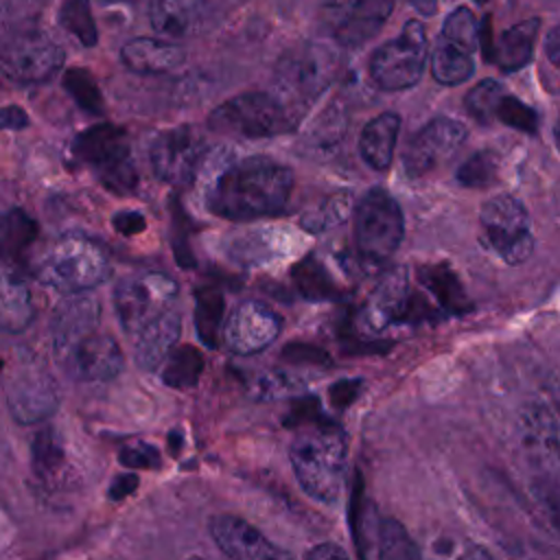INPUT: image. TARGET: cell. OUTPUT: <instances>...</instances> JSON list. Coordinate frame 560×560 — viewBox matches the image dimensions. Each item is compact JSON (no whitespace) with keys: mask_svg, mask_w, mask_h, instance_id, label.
I'll return each instance as SVG.
<instances>
[{"mask_svg":"<svg viewBox=\"0 0 560 560\" xmlns=\"http://www.w3.org/2000/svg\"><path fill=\"white\" fill-rule=\"evenodd\" d=\"M206 184V206L212 214L249 221L278 214L293 190V171L265 155L217 164Z\"/></svg>","mask_w":560,"mask_h":560,"instance_id":"1","label":"cell"},{"mask_svg":"<svg viewBox=\"0 0 560 560\" xmlns=\"http://www.w3.org/2000/svg\"><path fill=\"white\" fill-rule=\"evenodd\" d=\"M46 0H7L0 9V68L18 83H44L61 63V46L39 28Z\"/></svg>","mask_w":560,"mask_h":560,"instance_id":"2","label":"cell"},{"mask_svg":"<svg viewBox=\"0 0 560 560\" xmlns=\"http://www.w3.org/2000/svg\"><path fill=\"white\" fill-rule=\"evenodd\" d=\"M289 462L300 488L317 503L335 505L343 492L348 438L339 424H308L289 444Z\"/></svg>","mask_w":560,"mask_h":560,"instance_id":"3","label":"cell"},{"mask_svg":"<svg viewBox=\"0 0 560 560\" xmlns=\"http://www.w3.org/2000/svg\"><path fill=\"white\" fill-rule=\"evenodd\" d=\"M109 276L107 252L92 238L66 234L57 238L37 262V278L66 293H88Z\"/></svg>","mask_w":560,"mask_h":560,"instance_id":"4","label":"cell"},{"mask_svg":"<svg viewBox=\"0 0 560 560\" xmlns=\"http://www.w3.org/2000/svg\"><path fill=\"white\" fill-rule=\"evenodd\" d=\"M300 122V109L284 103L280 96L249 92L221 103L208 118V125L219 133L241 138H271L289 133Z\"/></svg>","mask_w":560,"mask_h":560,"instance_id":"5","label":"cell"},{"mask_svg":"<svg viewBox=\"0 0 560 560\" xmlns=\"http://www.w3.org/2000/svg\"><path fill=\"white\" fill-rule=\"evenodd\" d=\"M72 153L79 162L92 166L101 184L112 192L129 195L136 190L138 173L125 129L109 122L88 127L72 140Z\"/></svg>","mask_w":560,"mask_h":560,"instance_id":"6","label":"cell"},{"mask_svg":"<svg viewBox=\"0 0 560 560\" xmlns=\"http://www.w3.org/2000/svg\"><path fill=\"white\" fill-rule=\"evenodd\" d=\"M337 52L319 42H302L289 48L276 66V88L282 101L300 109L319 96L332 81Z\"/></svg>","mask_w":560,"mask_h":560,"instance_id":"7","label":"cell"},{"mask_svg":"<svg viewBox=\"0 0 560 560\" xmlns=\"http://www.w3.org/2000/svg\"><path fill=\"white\" fill-rule=\"evenodd\" d=\"M405 221L398 201L383 188L363 195L354 212V243L368 265L385 262L400 245Z\"/></svg>","mask_w":560,"mask_h":560,"instance_id":"8","label":"cell"},{"mask_svg":"<svg viewBox=\"0 0 560 560\" xmlns=\"http://www.w3.org/2000/svg\"><path fill=\"white\" fill-rule=\"evenodd\" d=\"M177 298V282L160 271H144L122 278L114 289V311L127 335L140 332L149 322L171 308Z\"/></svg>","mask_w":560,"mask_h":560,"instance_id":"9","label":"cell"},{"mask_svg":"<svg viewBox=\"0 0 560 560\" xmlns=\"http://www.w3.org/2000/svg\"><path fill=\"white\" fill-rule=\"evenodd\" d=\"M427 57V33L418 20H409L405 28L385 42L370 59L372 81L387 92L407 90L418 83Z\"/></svg>","mask_w":560,"mask_h":560,"instance_id":"10","label":"cell"},{"mask_svg":"<svg viewBox=\"0 0 560 560\" xmlns=\"http://www.w3.org/2000/svg\"><path fill=\"white\" fill-rule=\"evenodd\" d=\"M481 234L508 265L525 262L534 252V236L529 230V214L525 206L512 195H497L483 203Z\"/></svg>","mask_w":560,"mask_h":560,"instance_id":"11","label":"cell"},{"mask_svg":"<svg viewBox=\"0 0 560 560\" xmlns=\"http://www.w3.org/2000/svg\"><path fill=\"white\" fill-rule=\"evenodd\" d=\"M431 315L429 304L418 295L407 278L405 269L389 271L370 295L365 308V326L370 330H385L389 326L420 324Z\"/></svg>","mask_w":560,"mask_h":560,"instance_id":"12","label":"cell"},{"mask_svg":"<svg viewBox=\"0 0 560 560\" xmlns=\"http://www.w3.org/2000/svg\"><path fill=\"white\" fill-rule=\"evenodd\" d=\"M203 155L201 133L188 125L160 131L149 149L155 175L173 186H184L195 179Z\"/></svg>","mask_w":560,"mask_h":560,"instance_id":"13","label":"cell"},{"mask_svg":"<svg viewBox=\"0 0 560 560\" xmlns=\"http://www.w3.org/2000/svg\"><path fill=\"white\" fill-rule=\"evenodd\" d=\"M61 370L79 383L112 381L122 372L125 359L118 341L105 332H90L55 354Z\"/></svg>","mask_w":560,"mask_h":560,"instance_id":"14","label":"cell"},{"mask_svg":"<svg viewBox=\"0 0 560 560\" xmlns=\"http://www.w3.org/2000/svg\"><path fill=\"white\" fill-rule=\"evenodd\" d=\"M282 330L280 315L258 300H245L223 319V341L230 352L249 357L269 348Z\"/></svg>","mask_w":560,"mask_h":560,"instance_id":"15","label":"cell"},{"mask_svg":"<svg viewBox=\"0 0 560 560\" xmlns=\"http://www.w3.org/2000/svg\"><path fill=\"white\" fill-rule=\"evenodd\" d=\"M208 532L230 560H295L287 549L269 540L256 525L236 514H212Z\"/></svg>","mask_w":560,"mask_h":560,"instance_id":"16","label":"cell"},{"mask_svg":"<svg viewBox=\"0 0 560 560\" xmlns=\"http://www.w3.org/2000/svg\"><path fill=\"white\" fill-rule=\"evenodd\" d=\"M466 140V127L459 120L440 116L427 122L407 144L402 164L409 177H424L446 162Z\"/></svg>","mask_w":560,"mask_h":560,"instance_id":"17","label":"cell"},{"mask_svg":"<svg viewBox=\"0 0 560 560\" xmlns=\"http://www.w3.org/2000/svg\"><path fill=\"white\" fill-rule=\"evenodd\" d=\"M7 405L20 424L48 420L59 407L55 378L42 368H26L7 385Z\"/></svg>","mask_w":560,"mask_h":560,"instance_id":"18","label":"cell"},{"mask_svg":"<svg viewBox=\"0 0 560 560\" xmlns=\"http://www.w3.org/2000/svg\"><path fill=\"white\" fill-rule=\"evenodd\" d=\"M359 551L363 560H422L420 547L407 529L374 510H368L361 523Z\"/></svg>","mask_w":560,"mask_h":560,"instance_id":"19","label":"cell"},{"mask_svg":"<svg viewBox=\"0 0 560 560\" xmlns=\"http://www.w3.org/2000/svg\"><path fill=\"white\" fill-rule=\"evenodd\" d=\"M518 438L525 455L542 470L556 472L558 468V422L553 411L545 405H525L518 416Z\"/></svg>","mask_w":560,"mask_h":560,"instance_id":"20","label":"cell"},{"mask_svg":"<svg viewBox=\"0 0 560 560\" xmlns=\"http://www.w3.org/2000/svg\"><path fill=\"white\" fill-rule=\"evenodd\" d=\"M101 322V304L96 298L88 293L68 295L52 313L50 319V339L52 352H61L85 335L98 330Z\"/></svg>","mask_w":560,"mask_h":560,"instance_id":"21","label":"cell"},{"mask_svg":"<svg viewBox=\"0 0 560 560\" xmlns=\"http://www.w3.org/2000/svg\"><path fill=\"white\" fill-rule=\"evenodd\" d=\"M182 335V315L171 306L160 317L149 322L133 335V359L140 370L153 372L162 368L166 357L175 350Z\"/></svg>","mask_w":560,"mask_h":560,"instance_id":"22","label":"cell"},{"mask_svg":"<svg viewBox=\"0 0 560 560\" xmlns=\"http://www.w3.org/2000/svg\"><path fill=\"white\" fill-rule=\"evenodd\" d=\"M35 300L26 278L9 262H0V332H22L35 319Z\"/></svg>","mask_w":560,"mask_h":560,"instance_id":"23","label":"cell"},{"mask_svg":"<svg viewBox=\"0 0 560 560\" xmlns=\"http://www.w3.org/2000/svg\"><path fill=\"white\" fill-rule=\"evenodd\" d=\"M396 0H354L339 24L335 37L346 48H359L370 42L392 15Z\"/></svg>","mask_w":560,"mask_h":560,"instance_id":"24","label":"cell"},{"mask_svg":"<svg viewBox=\"0 0 560 560\" xmlns=\"http://www.w3.org/2000/svg\"><path fill=\"white\" fill-rule=\"evenodd\" d=\"M186 52L182 46L153 37H133L120 48V61L136 74H162L182 66Z\"/></svg>","mask_w":560,"mask_h":560,"instance_id":"25","label":"cell"},{"mask_svg":"<svg viewBox=\"0 0 560 560\" xmlns=\"http://www.w3.org/2000/svg\"><path fill=\"white\" fill-rule=\"evenodd\" d=\"M208 15L206 0H151L149 20L151 26L173 39L195 35Z\"/></svg>","mask_w":560,"mask_h":560,"instance_id":"26","label":"cell"},{"mask_svg":"<svg viewBox=\"0 0 560 560\" xmlns=\"http://www.w3.org/2000/svg\"><path fill=\"white\" fill-rule=\"evenodd\" d=\"M348 129V114L341 105H328L302 133L300 151L311 160H328L337 153Z\"/></svg>","mask_w":560,"mask_h":560,"instance_id":"27","label":"cell"},{"mask_svg":"<svg viewBox=\"0 0 560 560\" xmlns=\"http://www.w3.org/2000/svg\"><path fill=\"white\" fill-rule=\"evenodd\" d=\"M398 131H400V118L394 112L378 114L363 127L359 151L368 166H372L374 171L389 168L394 160V149L398 142Z\"/></svg>","mask_w":560,"mask_h":560,"instance_id":"28","label":"cell"},{"mask_svg":"<svg viewBox=\"0 0 560 560\" xmlns=\"http://www.w3.org/2000/svg\"><path fill=\"white\" fill-rule=\"evenodd\" d=\"M538 18H529L503 31L501 39L492 46V61L503 72H516L529 63L538 37Z\"/></svg>","mask_w":560,"mask_h":560,"instance_id":"29","label":"cell"},{"mask_svg":"<svg viewBox=\"0 0 560 560\" xmlns=\"http://www.w3.org/2000/svg\"><path fill=\"white\" fill-rule=\"evenodd\" d=\"M418 280L435 298L440 308L448 313H466L472 308L457 273L448 265L444 262L424 265L418 269Z\"/></svg>","mask_w":560,"mask_h":560,"instance_id":"30","label":"cell"},{"mask_svg":"<svg viewBox=\"0 0 560 560\" xmlns=\"http://www.w3.org/2000/svg\"><path fill=\"white\" fill-rule=\"evenodd\" d=\"M37 223L22 208L0 210V262H9L26 252L37 238Z\"/></svg>","mask_w":560,"mask_h":560,"instance_id":"31","label":"cell"},{"mask_svg":"<svg viewBox=\"0 0 560 560\" xmlns=\"http://www.w3.org/2000/svg\"><path fill=\"white\" fill-rule=\"evenodd\" d=\"M225 319V302L223 293L214 287H203L195 291V326L199 339L214 348Z\"/></svg>","mask_w":560,"mask_h":560,"instance_id":"32","label":"cell"},{"mask_svg":"<svg viewBox=\"0 0 560 560\" xmlns=\"http://www.w3.org/2000/svg\"><path fill=\"white\" fill-rule=\"evenodd\" d=\"M298 291L306 300H332L339 293V287L330 269L317 256H304L291 271Z\"/></svg>","mask_w":560,"mask_h":560,"instance_id":"33","label":"cell"},{"mask_svg":"<svg viewBox=\"0 0 560 560\" xmlns=\"http://www.w3.org/2000/svg\"><path fill=\"white\" fill-rule=\"evenodd\" d=\"M475 70L472 52L457 48L444 39L438 42L431 55V74L442 85H457L464 83Z\"/></svg>","mask_w":560,"mask_h":560,"instance_id":"34","label":"cell"},{"mask_svg":"<svg viewBox=\"0 0 560 560\" xmlns=\"http://www.w3.org/2000/svg\"><path fill=\"white\" fill-rule=\"evenodd\" d=\"M422 560H494V556L479 542L462 536L440 534L420 549Z\"/></svg>","mask_w":560,"mask_h":560,"instance_id":"35","label":"cell"},{"mask_svg":"<svg viewBox=\"0 0 560 560\" xmlns=\"http://www.w3.org/2000/svg\"><path fill=\"white\" fill-rule=\"evenodd\" d=\"M162 381L168 387H192L203 372V357L192 346H182L162 363Z\"/></svg>","mask_w":560,"mask_h":560,"instance_id":"36","label":"cell"},{"mask_svg":"<svg viewBox=\"0 0 560 560\" xmlns=\"http://www.w3.org/2000/svg\"><path fill=\"white\" fill-rule=\"evenodd\" d=\"M350 214V195L335 192L302 214V228L308 232H326L343 223Z\"/></svg>","mask_w":560,"mask_h":560,"instance_id":"37","label":"cell"},{"mask_svg":"<svg viewBox=\"0 0 560 560\" xmlns=\"http://www.w3.org/2000/svg\"><path fill=\"white\" fill-rule=\"evenodd\" d=\"M59 24L74 35L83 46H96L98 31L92 18L90 0H66L59 9Z\"/></svg>","mask_w":560,"mask_h":560,"instance_id":"38","label":"cell"},{"mask_svg":"<svg viewBox=\"0 0 560 560\" xmlns=\"http://www.w3.org/2000/svg\"><path fill=\"white\" fill-rule=\"evenodd\" d=\"M63 88L66 92L74 98V103L88 112V114H103L105 103H103V94L98 83L94 81L92 72H88L85 68H70L63 74Z\"/></svg>","mask_w":560,"mask_h":560,"instance_id":"39","label":"cell"},{"mask_svg":"<svg viewBox=\"0 0 560 560\" xmlns=\"http://www.w3.org/2000/svg\"><path fill=\"white\" fill-rule=\"evenodd\" d=\"M66 464V455L61 448V442L52 429H46L37 433V440L33 444V468L44 481H52L61 475V468Z\"/></svg>","mask_w":560,"mask_h":560,"instance_id":"40","label":"cell"},{"mask_svg":"<svg viewBox=\"0 0 560 560\" xmlns=\"http://www.w3.org/2000/svg\"><path fill=\"white\" fill-rule=\"evenodd\" d=\"M440 39L464 48L468 52H475L477 44H479V24L472 15V11L468 7H457L455 11H451L442 24V35Z\"/></svg>","mask_w":560,"mask_h":560,"instance_id":"41","label":"cell"},{"mask_svg":"<svg viewBox=\"0 0 560 560\" xmlns=\"http://www.w3.org/2000/svg\"><path fill=\"white\" fill-rule=\"evenodd\" d=\"M499 173V160L490 149H481L472 153L459 168H457V182L462 186L470 188H483L490 186L497 179Z\"/></svg>","mask_w":560,"mask_h":560,"instance_id":"42","label":"cell"},{"mask_svg":"<svg viewBox=\"0 0 560 560\" xmlns=\"http://www.w3.org/2000/svg\"><path fill=\"white\" fill-rule=\"evenodd\" d=\"M494 120L518 129L523 133H536L540 127V118L536 114V109H532L529 105H525L523 101H518L514 94H503L497 103L494 109Z\"/></svg>","mask_w":560,"mask_h":560,"instance_id":"43","label":"cell"},{"mask_svg":"<svg viewBox=\"0 0 560 560\" xmlns=\"http://www.w3.org/2000/svg\"><path fill=\"white\" fill-rule=\"evenodd\" d=\"M505 94L503 85L492 81V79H483L479 81L468 94H466V109L468 114L481 122V125H490L494 120V109L499 98Z\"/></svg>","mask_w":560,"mask_h":560,"instance_id":"44","label":"cell"},{"mask_svg":"<svg viewBox=\"0 0 560 560\" xmlns=\"http://www.w3.org/2000/svg\"><path fill=\"white\" fill-rule=\"evenodd\" d=\"M269 234L271 232L241 234V238L234 241V256L243 262H265L278 256V249L271 245L276 236H269Z\"/></svg>","mask_w":560,"mask_h":560,"instance_id":"45","label":"cell"},{"mask_svg":"<svg viewBox=\"0 0 560 560\" xmlns=\"http://www.w3.org/2000/svg\"><path fill=\"white\" fill-rule=\"evenodd\" d=\"M112 225L118 234L122 236H136L140 232H144L147 228V221H144V214L142 212H136V210H122V212H116L114 219H112Z\"/></svg>","mask_w":560,"mask_h":560,"instance_id":"46","label":"cell"},{"mask_svg":"<svg viewBox=\"0 0 560 560\" xmlns=\"http://www.w3.org/2000/svg\"><path fill=\"white\" fill-rule=\"evenodd\" d=\"M291 389H295V381L287 374H269L258 381V394L262 398H278L289 394Z\"/></svg>","mask_w":560,"mask_h":560,"instance_id":"47","label":"cell"},{"mask_svg":"<svg viewBox=\"0 0 560 560\" xmlns=\"http://www.w3.org/2000/svg\"><path fill=\"white\" fill-rule=\"evenodd\" d=\"M304 560H350L348 551L337 542H319L306 549Z\"/></svg>","mask_w":560,"mask_h":560,"instance_id":"48","label":"cell"},{"mask_svg":"<svg viewBox=\"0 0 560 560\" xmlns=\"http://www.w3.org/2000/svg\"><path fill=\"white\" fill-rule=\"evenodd\" d=\"M28 125V116L20 105H4L0 107V129L4 131H20Z\"/></svg>","mask_w":560,"mask_h":560,"instance_id":"49","label":"cell"},{"mask_svg":"<svg viewBox=\"0 0 560 560\" xmlns=\"http://www.w3.org/2000/svg\"><path fill=\"white\" fill-rule=\"evenodd\" d=\"M545 50H547V57L553 66L560 63V28L558 26H551L547 37H545Z\"/></svg>","mask_w":560,"mask_h":560,"instance_id":"50","label":"cell"},{"mask_svg":"<svg viewBox=\"0 0 560 560\" xmlns=\"http://www.w3.org/2000/svg\"><path fill=\"white\" fill-rule=\"evenodd\" d=\"M354 0H324V9L326 13L332 18V26L339 24V20L343 18V13L348 11V7L352 4Z\"/></svg>","mask_w":560,"mask_h":560,"instance_id":"51","label":"cell"},{"mask_svg":"<svg viewBox=\"0 0 560 560\" xmlns=\"http://www.w3.org/2000/svg\"><path fill=\"white\" fill-rule=\"evenodd\" d=\"M422 15H433L438 9V0H409Z\"/></svg>","mask_w":560,"mask_h":560,"instance_id":"52","label":"cell"},{"mask_svg":"<svg viewBox=\"0 0 560 560\" xmlns=\"http://www.w3.org/2000/svg\"><path fill=\"white\" fill-rule=\"evenodd\" d=\"M186 560H206V558H201V556H190V558H186Z\"/></svg>","mask_w":560,"mask_h":560,"instance_id":"53","label":"cell"},{"mask_svg":"<svg viewBox=\"0 0 560 560\" xmlns=\"http://www.w3.org/2000/svg\"><path fill=\"white\" fill-rule=\"evenodd\" d=\"M475 2H479V4H486V2H488V0H475Z\"/></svg>","mask_w":560,"mask_h":560,"instance_id":"54","label":"cell"}]
</instances>
